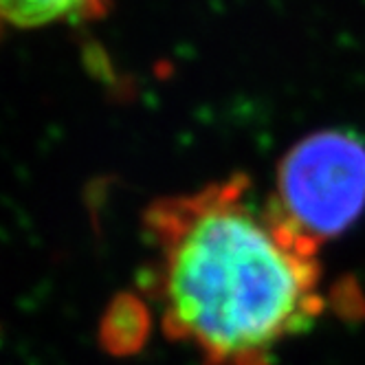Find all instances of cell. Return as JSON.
<instances>
[{"label": "cell", "instance_id": "obj_1", "mask_svg": "<svg viewBox=\"0 0 365 365\" xmlns=\"http://www.w3.org/2000/svg\"><path fill=\"white\" fill-rule=\"evenodd\" d=\"M145 236L163 328L205 365H271L322 317V245L245 174L152 202Z\"/></svg>", "mask_w": 365, "mask_h": 365}, {"label": "cell", "instance_id": "obj_3", "mask_svg": "<svg viewBox=\"0 0 365 365\" xmlns=\"http://www.w3.org/2000/svg\"><path fill=\"white\" fill-rule=\"evenodd\" d=\"M108 0H0V20L11 27H44V24L91 18Z\"/></svg>", "mask_w": 365, "mask_h": 365}, {"label": "cell", "instance_id": "obj_2", "mask_svg": "<svg viewBox=\"0 0 365 365\" xmlns=\"http://www.w3.org/2000/svg\"><path fill=\"white\" fill-rule=\"evenodd\" d=\"M273 198L317 245L336 238L365 212V143L344 130L306 137L282 159Z\"/></svg>", "mask_w": 365, "mask_h": 365}]
</instances>
